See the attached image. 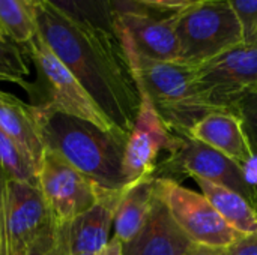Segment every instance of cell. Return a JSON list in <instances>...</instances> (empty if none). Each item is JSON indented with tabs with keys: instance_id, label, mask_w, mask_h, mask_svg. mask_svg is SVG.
Listing matches in <instances>:
<instances>
[{
	"instance_id": "28",
	"label": "cell",
	"mask_w": 257,
	"mask_h": 255,
	"mask_svg": "<svg viewBox=\"0 0 257 255\" xmlns=\"http://www.w3.org/2000/svg\"><path fill=\"white\" fill-rule=\"evenodd\" d=\"M0 255H14L12 246H11V239H9V231H8V224H6L5 201L0 209Z\"/></svg>"
},
{
	"instance_id": "17",
	"label": "cell",
	"mask_w": 257,
	"mask_h": 255,
	"mask_svg": "<svg viewBox=\"0 0 257 255\" xmlns=\"http://www.w3.org/2000/svg\"><path fill=\"white\" fill-rule=\"evenodd\" d=\"M194 180L200 186L202 194L230 227H233L244 236L256 234L257 210L245 197L232 189L199 177H194Z\"/></svg>"
},
{
	"instance_id": "15",
	"label": "cell",
	"mask_w": 257,
	"mask_h": 255,
	"mask_svg": "<svg viewBox=\"0 0 257 255\" xmlns=\"http://www.w3.org/2000/svg\"><path fill=\"white\" fill-rule=\"evenodd\" d=\"M122 192L102 189L96 204L69 224L71 254L98 255L108 245Z\"/></svg>"
},
{
	"instance_id": "1",
	"label": "cell",
	"mask_w": 257,
	"mask_h": 255,
	"mask_svg": "<svg viewBox=\"0 0 257 255\" xmlns=\"http://www.w3.org/2000/svg\"><path fill=\"white\" fill-rule=\"evenodd\" d=\"M36 32L102 113L130 135L140 108L134 74L116 33L71 20L47 0H30Z\"/></svg>"
},
{
	"instance_id": "24",
	"label": "cell",
	"mask_w": 257,
	"mask_h": 255,
	"mask_svg": "<svg viewBox=\"0 0 257 255\" xmlns=\"http://www.w3.org/2000/svg\"><path fill=\"white\" fill-rule=\"evenodd\" d=\"M126 2L148 11H157L160 14H175L194 3V0H126Z\"/></svg>"
},
{
	"instance_id": "9",
	"label": "cell",
	"mask_w": 257,
	"mask_h": 255,
	"mask_svg": "<svg viewBox=\"0 0 257 255\" xmlns=\"http://www.w3.org/2000/svg\"><path fill=\"white\" fill-rule=\"evenodd\" d=\"M38 180L57 225L71 224L92 209L102 191V188L50 149H45Z\"/></svg>"
},
{
	"instance_id": "13",
	"label": "cell",
	"mask_w": 257,
	"mask_h": 255,
	"mask_svg": "<svg viewBox=\"0 0 257 255\" xmlns=\"http://www.w3.org/2000/svg\"><path fill=\"white\" fill-rule=\"evenodd\" d=\"M193 246L167 206L157 197L139 234L123 245V255H185Z\"/></svg>"
},
{
	"instance_id": "5",
	"label": "cell",
	"mask_w": 257,
	"mask_h": 255,
	"mask_svg": "<svg viewBox=\"0 0 257 255\" xmlns=\"http://www.w3.org/2000/svg\"><path fill=\"white\" fill-rule=\"evenodd\" d=\"M24 51L35 63L39 83L47 93V102L41 105L51 111L90 122L104 131L119 129L102 113L98 104L72 72L59 60L38 32L24 47Z\"/></svg>"
},
{
	"instance_id": "12",
	"label": "cell",
	"mask_w": 257,
	"mask_h": 255,
	"mask_svg": "<svg viewBox=\"0 0 257 255\" xmlns=\"http://www.w3.org/2000/svg\"><path fill=\"white\" fill-rule=\"evenodd\" d=\"M5 209L14 255H26L39 236L57 225L47 206L39 182L8 180Z\"/></svg>"
},
{
	"instance_id": "21",
	"label": "cell",
	"mask_w": 257,
	"mask_h": 255,
	"mask_svg": "<svg viewBox=\"0 0 257 255\" xmlns=\"http://www.w3.org/2000/svg\"><path fill=\"white\" fill-rule=\"evenodd\" d=\"M29 75V66L18 45H0V81L15 83L21 86L27 93L32 92V84L26 80Z\"/></svg>"
},
{
	"instance_id": "7",
	"label": "cell",
	"mask_w": 257,
	"mask_h": 255,
	"mask_svg": "<svg viewBox=\"0 0 257 255\" xmlns=\"http://www.w3.org/2000/svg\"><path fill=\"white\" fill-rule=\"evenodd\" d=\"M155 192L193 243L229 248L244 237L223 219L203 194L182 186L178 180L157 177Z\"/></svg>"
},
{
	"instance_id": "8",
	"label": "cell",
	"mask_w": 257,
	"mask_h": 255,
	"mask_svg": "<svg viewBox=\"0 0 257 255\" xmlns=\"http://www.w3.org/2000/svg\"><path fill=\"white\" fill-rule=\"evenodd\" d=\"M140 108L134 126L128 135L123 174L126 186L149 177L157 176L160 167L169 159L178 146V137L167 128L149 95L139 87Z\"/></svg>"
},
{
	"instance_id": "4",
	"label": "cell",
	"mask_w": 257,
	"mask_h": 255,
	"mask_svg": "<svg viewBox=\"0 0 257 255\" xmlns=\"http://www.w3.org/2000/svg\"><path fill=\"white\" fill-rule=\"evenodd\" d=\"M181 63L199 66L245 41L229 0L194 2L173 14Z\"/></svg>"
},
{
	"instance_id": "29",
	"label": "cell",
	"mask_w": 257,
	"mask_h": 255,
	"mask_svg": "<svg viewBox=\"0 0 257 255\" xmlns=\"http://www.w3.org/2000/svg\"><path fill=\"white\" fill-rule=\"evenodd\" d=\"M185 255H229V251L227 248H215V246L193 243V246Z\"/></svg>"
},
{
	"instance_id": "14",
	"label": "cell",
	"mask_w": 257,
	"mask_h": 255,
	"mask_svg": "<svg viewBox=\"0 0 257 255\" xmlns=\"http://www.w3.org/2000/svg\"><path fill=\"white\" fill-rule=\"evenodd\" d=\"M0 128L20 146L39 174L45 141L38 105H29L0 89Z\"/></svg>"
},
{
	"instance_id": "10",
	"label": "cell",
	"mask_w": 257,
	"mask_h": 255,
	"mask_svg": "<svg viewBox=\"0 0 257 255\" xmlns=\"http://www.w3.org/2000/svg\"><path fill=\"white\" fill-rule=\"evenodd\" d=\"M176 137L178 146L175 152L160 167L155 177L175 179V174L199 177L241 194L254 206V194L242 168L235 161L191 135Z\"/></svg>"
},
{
	"instance_id": "27",
	"label": "cell",
	"mask_w": 257,
	"mask_h": 255,
	"mask_svg": "<svg viewBox=\"0 0 257 255\" xmlns=\"http://www.w3.org/2000/svg\"><path fill=\"white\" fill-rule=\"evenodd\" d=\"M229 255H257V233L244 236L241 240L227 248Z\"/></svg>"
},
{
	"instance_id": "11",
	"label": "cell",
	"mask_w": 257,
	"mask_h": 255,
	"mask_svg": "<svg viewBox=\"0 0 257 255\" xmlns=\"http://www.w3.org/2000/svg\"><path fill=\"white\" fill-rule=\"evenodd\" d=\"M114 26L119 39L139 54L160 62H181V47L173 14L157 15L126 0H113Z\"/></svg>"
},
{
	"instance_id": "30",
	"label": "cell",
	"mask_w": 257,
	"mask_h": 255,
	"mask_svg": "<svg viewBox=\"0 0 257 255\" xmlns=\"http://www.w3.org/2000/svg\"><path fill=\"white\" fill-rule=\"evenodd\" d=\"M98 255H123V245L116 237H111L108 245Z\"/></svg>"
},
{
	"instance_id": "3",
	"label": "cell",
	"mask_w": 257,
	"mask_h": 255,
	"mask_svg": "<svg viewBox=\"0 0 257 255\" xmlns=\"http://www.w3.org/2000/svg\"><path fill=\"white\" fill-rule=\"evenodd\" d=\"M134 80L151 98L158 114L175 135H188L209 113L221 111L209 104L196 83V66L181 62H160L139 54L122 41Z\"/></svg>"
},
{
	"instance_id": "31",
	"label": "cell",
	"mask_w": 257,
	"mask_h": 255,
	"mask_svg": "<svg viewBox=\"0 0 257 255\" xmlns=\"http://www.w3.org/2000/svg\"><path fill=\"white\" fill-rule=\"evenodd\" d=\"M6 182H8V177L6 174L3 173L2 167H0V209L3 206V201H5V192H6Z\"/></svg>"
},
{
	"instance_id": "20",
	"label": "cell",
	"mask_w": 257,
	"mask_h": 255,
	"mask_svg": "<svg viewBox=\"0 0 257 255\" xmlns=\"http://www.w3.org/2000/svg\"><path fill=\"white\" fill-rule=\"evenodd\" d=\"M0 167L8 180L38 183V171L20 146L0 128Z\"/></svg>"
},
{
	"instance_id": "33",
	"label": "cell",
	"mask_w": 257,
	"mask_h": 255,
	"mask_svg": "<svg viewBox=\"0 0 257 255\" xmlns=\"http://www.w3.org/2000/svg\"><path fill=\"white\" fill-rule=\"evenodd\" d=\"M247 41H250V42H256L257 44V30L253 33V36H251L250 39H247Z\"/></svg>"
},
{
	"instance_id": "2",
	"label": "cell",
	"mask_w": 257,
	"mask_h": 255,
	"mask_svg": "<svg viewBox=\"0 0 257 255\" xmlns=\"http://www.w3.org/2000/svg\"><path fill=\"white\" fill-rule=\"evenodd\" d=\"M45 149L59 153L72 167L107 191H123V156L128 135L38 105Z\"/></svg>"
},
{
	"instance_id": "23",
	"label": "cell",
	"mask_w": 257,
	"mask_h": 255,
	"mask_svg": "<svg viewBox=\"0 0 257 255\" xmlns=\"http://www.w3.org/2000/svg\"><path fill=\"white\" fill-rule=\"evenodd\" d=\"M245 36V41L257 30V0H229Z\"/></svg>"
},
{
	"instance_id": "34",
	"label": "cell",
	"mask_w": 257,
	"mask_h": 255,
	"mask_svg": "<svg viewBox=\"0 0 257 255\" xmlns=\"http://www.w3.org/2000/svg\"><path fill=\"white\" fill-rule=\"evenodd\" d=\"M194 2H214V0H194Z\"/></svg>"
},
{
	"instance_id": "26",
	"label": "cell",
	"mask_w": 257,
	"mask_h": 255,
	"mask_svg": "<svg viewBox=\"0 0 257 255\" xmlns=\"http://www.w3.org/2000/svg\"><path fill=\"white\" fill-rule=\"evenodd\" d=\"M50 255H71L69 246V224L57 225L54 245L50 251Z\"/></svg>"
},
{
	"instance_id": "16",
	"label": "cell",
	"mask_w": 257,
	"mask_h": 255,
	"mask_svg": "<svg viewBox=\"0 0 257 255\" xmlns=\"http://www.w3.org/2000/svg\"><path fill=\"white\" fill-rule=\"evenodd\" d=\"M157 177H145L126 186L116 207L113 222V237L122 245L131 242L145 225L155 200Z\"/></svg>"
},
{
	"instance_id": "35",
	"label": "cell",
	"mask_w": 257,
	"mask_h": 255,
	"mask_svg": "<svg viewBox=\"0 0 257 255\" xmlns=\"http://www.w3.org/2000/svg\"><path fill=\"white\" fill-rule=\"evenodd\" d=\"M71 255H93V254H71Z\"/></svg>"
},
{
	"instance_id": "22",
	"label": "cell",
	"mask_w": 257,
	"mask_h": 255,
	"mask_svg": "<svg viewBox=\"0 0 257 255\" xmlns=\"http://www.w3.org/2000/svg\"><path fill=\"white\" fill-rule=\"evenodd\" d=\"M233 113L242 120L253 153L257 155V92L244 96L233 108Z\"/></svg>"
},
{
	"instance_id": "32",
	"label": "cell",
	"mask_w": 257,
	"mask_h": 255,
	"mask_svg": "<svg viewBox=\"0 0 257 255\" xmlns=\"http://www.w3.org/2000/svg\"><path fill=\"white\" fill-rule=\"evenodd\" d=\"M9 44H14V42H11V41L8 39V36L5 35V32H3L2 27H0V45H9Z\"/></svg>"
},
{
	"instance_id": "6",
	"label": "cell",
	"mask_w": 257,
	"mask_h": 255,
	"mask_svg": "<svg viewBox=\"0 0 257 255\" xmlns=\"http://www.w3.org/2000/svg\"><path fill=\"white\" fill-rule=\"evenodd\" d=\"M196 83L205 99L221 111L257 92V44L244 41L196 66Z\"/></svg>"
},
{
	"instance_id": "19",
	"label": "cell",
	"mask_w": 257,
	"mask_h": 255,
	"mask_svg": "<svg viewBox=\"0 0 257 255\" xmlns=\"http://www.w3.org/2000/svg\"><path fill=\"white\" fill-rule=\"evenodd\" d=\"M0 27L11 42L24 48L36 35L30 0H0Z\"/></svg>"
},
{
	"instance_id": "25",
	"label": "cell",
	"mask_w": 257,
	"mask_h": 255,
	"mask_svg": "<svg viewBox=\"0 0 257 255\" xmlns=\"http://www.w3.org/2000/svg\"><path fill=\"white\" fill-rule=\"evenodd\" d=\"M56 230H57V225L53 230H50V231L44 233L42 236H39L30 245V248L27 249L26 255H50V251H51V248L54 245V239H56Z\"/></svg>"
},
{
	"instance_id": "18",
	"label": "cell",
	"mask_w": 257,
	"mask_h": 255,
	"mask_svg": "<svg viewBox=\"0 0 257 255\" xmlns=\"http://www.w3.org/2000/svg\"><path fill=\"white\" fill-rule=\"evenodd\" d=\"M71 20L116 33L113 0H47Z\"/></svg>"
}]
</instances>
